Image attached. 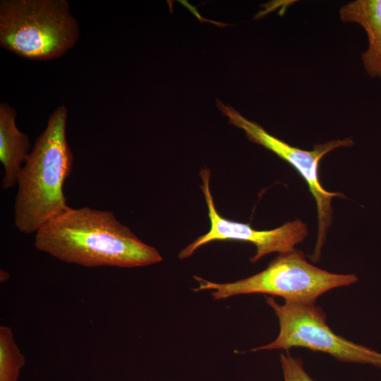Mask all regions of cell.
I'll return each mask as SVG.
<instances>
[{"label": "cell", "instance_id": "cell-7", "mask_svg": "<svg viewBox=\"0 0 381 381\" xmlns=\"http://www.w3.org/2000/svg\"><path fill=\"white\" fill-rule=\"evenodd\" d=\"M202 190L208 208L210 222L209 231L188 245L179 254V259H186L204 244L214 241H240L253 243L255 254L250 258L254 263L266 255L272 253H284L295 249L308 236L307 224L300 219L288 222L274 229L257 230L250 224L228 220L217 211L210 189V170L205 168L200 171Z\"/></svg>", "mask_w": 381, "mask_h": 381}, {"label": "cell", "instance_id": "cell-10", "mask_svg": "<svg viewBox=\"0 0 381 381\" xmlns=\"http://www.w3.org/2000/svg\"><path fill=\"white\" fill-rule=\"evenodd\" d=\"M26 359L10 327H0V381H18Z\"/></svg>", "mask_w": 381, "mask_h": 381}, {"label": "cell", "instance_id": "cell-12", "mask_svg": "<svg viewBox=\"0 0 381 381\" xmlns=\"http://www.w3.org/2000/svg\"><path fill=\"white\" fill-rule=\"evenodd\" d=\"M10 274L8 272L4 270H0V282H5L9 279Z\"/></svg>", "mask_w": 381, "mask_h": 381}, {"label": "cell", "instance_id": "cell-11", "mask_svg": "<svg viewBox=\"0 0 381 381\" xmlns=\"http://www.w3.org/2000/svg\"><path fill=\"white\" fill-rule=\"evenodd\" d=\"M280 363L284 381H314L304 369L301 359L282 353Z\"/></svg>", "mask_w": 381, "mask_h": 381}, {"label": "cell", "instance_id": "cell-2", "mask_svg": "<svg viewBox=\"0 0 381 381\" xmlns=\"http://www.w3.org/2000/svg\"><path fill=\"white\" fill-rule=\"evenodd\" d=\"M67 117L64 105L52 112L19 172L14 224L23 233H35L69 207L63 190L73 164L66 139Z\"/></svg>", "mask_w": 381, "mask_h": 381}, {"label": "cell", "instance_id": "cell-9", "mask_svg": "<svg viewBox=\"0 0 381 381\" xmlns=\"http://www.w3.org/2000/svg\"><path fill=\"white\" fill-rule=\"evenodd\" d=\"M17 112L8 104H0V161L4 175L1 181L4 190L17 184L18 176L31 145L28 136L20 132L16 124Z\"/></svg>", "mask_w": 381, "mask_h": 381}, {"label": "cell", "instance_id": "cell-6", "mask_svg": "<svg viewBox=\"0 0 381 381\" xmlns=\"http://www.w3.org/2000/svg\"><path fill=\"white\" fill-rule=\"evenodd\" d=\"M216 103L223 114L229 119V123L243 129L250 141L271 150L288 162L306 181L316 204L318 221L315 247L310 258L313 262L318 261L327 231L332 223V198L345 197L342 193L330 192L323 188L319 180L318 165L327 153L336 148L353 146V141L351 138L337 139L315 144L312 150H302L272 135L258 123L248 120L231 106L224 105L219 99Z\"/></svg>", "mask_w": 381, "mask_h": 381}, {"label": "cell", "instance_id": "cell-3", "mask_svg": "<svg viewBox=\"0 0 381 381\" xmlns=\"http://www.w3.org/2000/svg\"><path fill=\"white\" fill-rule=\"evenodd\" d=\"M80 36L66 0H1L0 45L30 60L59 58Z\"/></svg>", "mask_w": 381, "mask_h": 381}, {"label": "cell", "instance_id": "cell-1", "mask_svg": "<svg viewBox=\"0 0 381 381\" xmlns=\"http://www.w3.org/2000/svg\"><path fill=\"white\" fill-rule=\"evenodd\" d=\"M35 247L60 261L86 267L130 268L157 264L162 257L110 211L68 207L36 232Z\"/></svg>", "mask_w": 381, "mask_h": 381}, {"label": "cell", "instance_id": "cell-4", "mask_svg": "<svg viewBox=\"0 0 381 381\" xmlns=\"http://www.w3.org/2000/svg\"><path fill=\"white\" fill-rule=\"evenodd\" d=\"M198 286L194 291L211 290L215 300L248 294H266L284 299L315 304L327 291L356 283L353 274L332 273L310 262L301 250L281 253L264 270L229 283H216L194 276Z\"/></svg>", "mask_w": 381, "mask_h": 381}, {"label": "cell", "instance_id": "cell-8", "mask_svg": "<svg viewBox=\"0 0 381 381\" xmlns=\"http://www.w3.org/2000/svg\"><path fill=\"white\" fill-rule=\"evenodd\" d=\"M339 13L342 21L365 30L368 47L361 54L363 66L370 77L381 78V0H356L343 6Z\"/></svg>", "mask_w": 381, "mask_h": 381}, {"label": "cell", "instance_id": "cell-5", "mask_svg": "<svg viewBox=\"0 0 381 381\" xmlns=\"http://www.w3.org/2000/svg\"><path fill=\"white\" fill-rule=\"evenodd\" d=\"M279 323L277 337L252 351L304 347L326 353L342 362L368 364L381 368V352L351 342L336 334L326 323V314L315 304L284 299L279 304L266 296Z\"/></svg>", "mask_w": 381, "mask_h": 381}]
</instances>
